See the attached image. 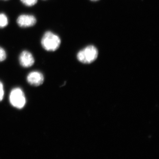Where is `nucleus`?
<instances>
[{
    "mask_svg": "<svg viewBox=\"0 0 159 159\" xmlns=\"http://www.w3.org/2000/svg\"><path fill=\"white\" fill-rule=\"evenodd\" d=\"M61 43V41L59 36L51 31H46L41 41L43 49L48 51H56L59 48Z\"/></svg>",
    "mask_w": 159,
    "mask_h": 159,
    "instance_id": "1",
    "label": "nucleus"
},
{
    "mask_svg": "<svg viewBox=\"0 0 159 159\" xmlns=\"http://www.w3.org/2000/svg\"><path fill=\"white\" fill-rule=\"evenodd\" d=\"M98 56V50L94 46H89L78 52L77 59L80 62L89 64L95 61Z\"/></svg>",
    "mask_w": 159,
    "mask_h": 159,
    "instance_id": "2",
    "label": "nucleus"
},
{
    "mask_svg": "<svg viewBox=\"0 0 159 159\" xmlns=\"http://www.w3.org/2000/svg\"><path fill=\"white\" fill-rule=\"evenodd\" d=\"M9 101L12 106L17 109L23 108L26 104L25 96L21 89H13L9 95Z\"/></svg>",
    "mask_w": 159,
    "mask_h": 159,
    "instance_id": "3",
    "label": "nucleus"
},
{
    "mask_svg": "<svg viewBox=\"0 0 159 159\" xmlns=\"http://www.w3.org/2000/svg\"><path fill=\"white\" fill-rule=\"evenodd\" d=\"M16 22L21 28H28L34 25L36 23V19L34 16L23 14L18 17Z\"/></svg>",
    "mask_w": 159,
    "mask_h": 159,
    "instance_id": "4",
    "label": "nucleus"
},
{
    "mask_svg": "<svg viewBox=\"0 0 159 159\" xmlns=\"http://www.w3.org/2000/svg\"><path fill=\"white\" fill-rule=\"evenodd\" d=\"M43 74L38 71H33L29 73L27 76V81L31 85L39 86L43 84L44 81Z\"/></svg>",
    "mask_w": 159,
    "mask_h": 159,
    "instance_id": "5",
    "label": "nucleus"
},
{
    "mask_svg": "<svg viewBox=\"0 0 159 159\" xmlns=\"http://www.w3.org/2000/svg\"><path fill=\"white\" fill-rule=\"evenodd\" d=\"M19 62L23 67H30L34 64V59L33 55L30 52L24 51L20 54Z\"/></svg>",
    "mask_w": 159,
    "mask_h": 159,
    "instance_id": "6",
    "label": "nucleus"
},
{
    "mask_svg": "<svg viewBox=\"0 0 159 159\" xmlns=\"http://www.w3.org/2000/svg\"><path fill=\"white\" fill-rule=\"evenodd\" d=\"M8 17L4 13H0V28H4L8 25Z\"/></svg>",
    "mask_w": 159,
    "mask_h": 159,
    "instance_id": "7",
    "label": "nucleus"
},
{
    "mask_svg": "<svg viewBox=\"0 0 159 159\" xmlns=\"http://www.w3.org/2000/svg\"><path fill=\"white\" fill-rule=\"evenodd\" d=\"M20 1L25 6L31 7L35 5L37 3L38 0H20Z\"/></svg>",
    "mask_w": 159,
    "mask_h": 159,
    "instance_id": "8",
    "label": "nucleus"
},
{
    "mask_svg": "<svg viewBox=\"0 0 159 159\" xmlns=\"http://www.w3.org/2000/svg\"><path fill=\"white\" fill-rule=\"evenodd\" d=\"M7 57L6 51L3 48L0 47V62L4 61Z\"/></svg>",
    "mask_w": 159,
    "mask_h": 159,
    "instance_id": "9",
    "label": "nucleus"
},
{
    "mask_svg": "<svg viewBox=\"0 0 159 159\" xmlns=\"http://www.w3.org/2000/svg\"><path fill=\"white\" fill-rule=\"evenodd\" d=\"M4 95V87L2 83L0 81V101H2L3 99Z\"/></svg>",
    "mask_w": 159,
    "mask_h": 159,
    "instance_id": "10",
    "label": "nucleus"
},
{
    "mask_svg": "<svg viewBox=\"0 0 159 159\" xmlns=\"http://www.w3.org/2000/svg\"><path fill=\"white\" fill-rule=\"evenodd\" d=\"M91 1H98V0H91Z\"/></svg>",
    "mask_w": 159,
    "mask_h": 159,
    "instance_id": "11",
    "label": "nucleus"
}]
</instances>
